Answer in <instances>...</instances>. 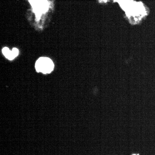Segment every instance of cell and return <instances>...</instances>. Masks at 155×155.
<instances>
[{"label": "cell", "instance_id": "cell-1", "mask_svg": "<svg viewBox=\"0 0 155 155\" xmlns=\"http://www.w3.org/2000/svg\"><path fill=\"white\" fill-rule=\"evenodd\" d=\"M35 67L37 72H40L44 74L48 73L53 70L54 64L50 59L46 57H41L36 61Z\"/></svg>", "mask_w": 155, "mask_h": 155}, {"label": "cell", "instance_id": "cell-2", "mask_svg": "<svg viewBox=\"0 0 155 155\" xmlns=\"http://www.w3.org/2000/svg\"><path fill=\"white\" fill-rule=\"evenodd\" d=\"M2 52L4 56L9 60H13L15 57L12 51H11L7 47H4L2 49Z\"/></svg>", "mask_w": 155, "mask_h": 155}, {"label": "cell", "instance_id": "cell-3", "mask_svg": "<svg viewBox=\"0 0 155 155\" xmlns=\"http://www.w3.org/2000/svg\"><path fill=\"white\" fill-rule=\"evenodd\" d=\"M12 51L15 57H16L18 55L19 51L18 49L16 48H13Z\"/></svg>", "mask_w": 155, "mask_h": 155}, {"label": "cell", "instance_id": "cell-4", "mask_svg": "<svg viewBox=\"0 0 155 155\" xmlns=\"http://www.w3.org/2000/svg\"><path fill=\"white\" fill-rule=\"evenodd\" d=\"M133 155H136L135 154H133Z\"/></svg>", "mask_w": 155, "mask_h": 155}]
</instances>
